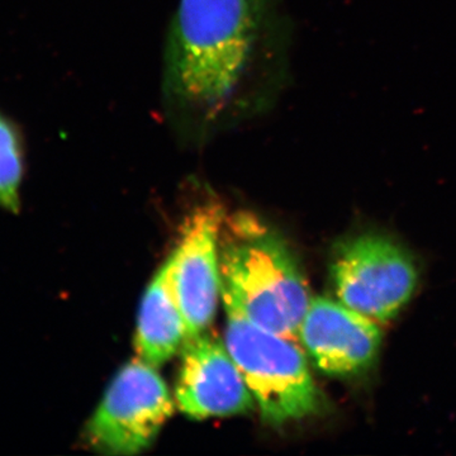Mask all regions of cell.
Wrapping results in <instances>:
<instances>
[{
	"label": "cell",
	"instance_id": "obj_1",
	"mask_svg": "<svg viewBox=\"0 0 456 456\" xmlns=\"http://www.w3.org/2000/svg\"><path fill=\"white\" fill-rule=\"evenodd\" d=\"M278 0H179L165 50L164 104L185 142L260 112L284 80Z\"/></svg>",
	"mask_w": 456,
	"mask_h": 456
},
{
	"label": "cell",
	"instance_id": "obj_5",
	"mask_svg": "<svg viewBox=\"0 0 456 456\" xmlns=\"http://www.w3.org/2000/svg\"><path fill=\"white\" fill-rule=\"evenodd\" d=\"M342 305L375 322H387L410 301L417 285L412 259L378 235L354 237L340 245L331 266Z\"/></svg>",
	"mask_w": 456,
	"mask_h": 456
},
{
	"label": "cell",
	"instance_id": "obj_2",
	"mask_svg": "<svg viewBox=\"0 0 456 456\" xmlns=\"http://www.w3.org/2000/svg\"><path fill=\"white\" fill-rule=\"evenodd\" d=\"M221 296L228 316L298 338L310 288L292 251L278 233L251 213H237L222 224Z\"/></svg>",
	"mask_w": 456,
	"mask_h": 456
},
{
	"label": "cell",
	"instance_id": "obj_9",
	"mask_svg": "<svg viewBox=\"0 0 456 456\" xmlns=\"http://www.w3.org/2000/svg\"><path fill=\"white\" fill-rule=\"evenodd\" d=\"M187 338V322L174 287L170 256L143 296L134 345L139 358L158 367L175 355Z\"/></svg>",
	"mask_w": 456,
	"mask_h": 456
},
{
	"label": "cell",
	"instance_id": "obj_6",
	"mask_svg": "<svg viewBox=\"0 0 456 456\" xmlns=\"http://www.w3.org/2000/svg\"><path fill=\"white\" fill-rule=\"evenodd\" d=\"M224 221L220 204L209 203L189 216L174 251L173 281L188 338L207 331L221 294L220 235Z\"/></svg>",
	"mask_w": 456,
	"mask_h": 456
},
{
	"label": "cell",
	"instance_id": "obj_10",
	"mask_svg": "<svg viewBox=\"0 0 456 456\" xmlns=\"http://www.w3.org/2000/svg\"><path fill=\"white\" fill-rule=\"evenodd\" d=\"M23 176L22 150L13 127L0 114V208L18 212Z\"/></svg>",
	"mask_w": 456,
	"mask_h": 456
},
{
	"label": "cell",
	"instance_id": "obj_3",
	"mask_svg": "<svg viewBox=\"0 0 456 456\" xmlns=\"http://www.w3.org/2000/svg\"><path fill=\"white\" fill-rule=\"evenodd\" d=\"M224 345L268 424L281 425L316 412V384L296 340L228 316Z\"/></svg>",
	"mask_w": 456,
	"mask_h": 456
},
{
	"label": "cell",
	"instance_id": "obj_7",
	"mask_svg": "<svg viewBox=\"0 0 456 456\" xmlns=\"http://www.w3.org/2000/svg\"><path fill=\"white\" fill-rule=\"evenodd\" d=\"M175 399L179 410L196 419L239 415L255 399L241 371L220 338L207 334L185 340Z\"/></svg>",
	"mask_w": 456,
	"mask_h": 456
},
{
	"label": "cell",
	"instance_id": "obj_8",
	"mask_svg": "<svg viewBox=\"0 0 456 456\" xmlns=\"http://www.w3.org/2000/svg\"><path fill=\"white\" fill-rule=\"evenodd\" d=\"M298 338L321 371L356 375L371 367L382 344L374 320L341 302L312 298L299 326Z\"/></svg>",
	"mask_w": 456,
	"mask_h": 456
},
{
	"label": "cell",
	"instance_id": "obj_4",
	"mask_svg": "<svg viewBox=\"0 0 456 456\" xmlns=\"http://www.w3.org/2000/svg\"><path fill=\"white\" fill-rule=\"evenodd\" d=\"M155 368L139 358L117 373L88 425L93 448L134 455L154 443L174 412L169 389Z\"/></svg>",
	"mask_w": 456,
	"mask_h": 456
}]
</instances>
